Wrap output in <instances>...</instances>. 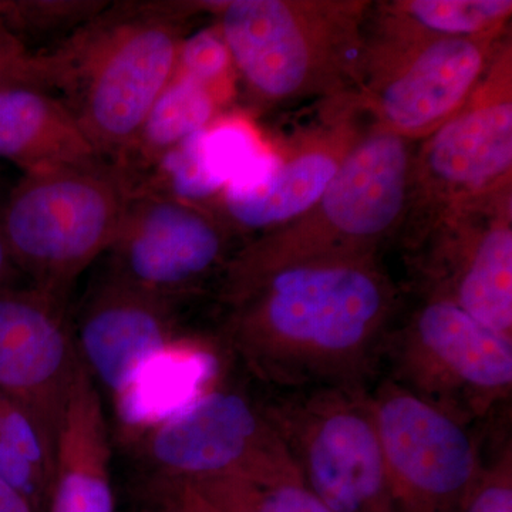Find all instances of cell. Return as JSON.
I'll list each match as a JSON object with an SVG mask.
<instances>
[{"label": "cell", "mask_w": 512, "mask_h": 512, "mask_svg": "<svg viewBox=\"0 0 512 512\" xmlns=\"http://www.w3.org/2000/svg\"><path fill=\"white\" fill-rule=\"evenodd\" d=\"M399 306L377 258L293 266L231 305L225 335L249 372L281 393L372 389Z\"/></svg>", "instance_id": "cell-1"}, {"label": "cell", "mask_w": 512, "mask_h": 512, "mask_svg": "<svg viewBox=\"0 0 512 512\" xmlns=\"http://www.w3.org/2000/svg\"><path fill=\"white\" fill-rule=\"evenodd\" d=\"M187 2L109 6L43 50L49 90L72 111L106 163H119L173 79Z\"/></svg>", "instance_id": "cell-2"}, {"label": "cell", "mask_w": 512, "mask_h": 512, "mask_svg": "<svg viewBox=\"0 0 512 512\" xmlns=\"http://www.w3.org/2000/svg\"><path fill=\"white\" fill-rule=\"evenodd\" d=\"M416 143L370 124L315 204L295 220L256 235L229 258L221 298L234 305L284 269L377 258L403 227Z\"/></svg>", "instance_id": "cell-3"}, {"label": "cell", "mask_w": 512, "mask_h": 512, "mask_svg": "<svg viewBox=\"0 0 512 512\" xmlns=\"http://www.w3.org/2000/svg\"><path fill=\"white\" fill-rule=\"evenodd\" d=\"M370 8L357 0L207 2L235 72L262 104L355 96Z\"/></svg>", "instance_id": "cell-4"}, {"label": "cell", "mask_w": 512, "mask_h": 512, "mask_svg": "<svg viewBox=\"0 0 512 512\" xmlns=\"http://www.w3.org/2000/svg\"><path fill=\"white\" fill-rule=\"evenodd\" d=\"M130 192L113 165L23 174L0 208L10 254L30 286L69 301L116 241Z\"/></svg>", "instance_id": "cell-5"}, {"label": "cell", "mask_w": 512, "mask_h": 512, "mask_svg": "<svg viewBox=\"0 0 512 512\" xmlns=\"http://www.w3.org/2000/svg\"><path fill=\"white\" fill-rule=\"evenodd\" d=\"M511 77V49L504 43L473 96L414 150L403 227L416 244L510 197Z\"/></svg>", "instance_id": "cell-6"}, {"label": "cell", "mask_w": 512, "mask_h": 512, "mask_svg": "<svg viewBox=\"0 0 512 512\" xmlns=\"http://www.w3.org/2000/svg\"><path fill=\"white\" fill-rule=\"evenodd\" d=\"M366 42L355 101L375 126L420 143L457 113L483 82L501 35L429 37L380 22Z\"/></svg>", "instance_id": "cell-7"}, {"label": "cell", "mask_w": 512, "mask_h": 512, "mask_svg": "<svg viewBox=\"0 0 512 512\" xmlns=\"http://www.w3.org/2000/svg\"><path fill=\"white\" fill-rule=\"evenodd\" d=\"M370 390L325 387L262 404L303 485L333 512H396Z\"/></svg>", "instance_id": "cell-8"}, {"label": "cell", "mask_w": 512, "mask_h": 512, "mask_svg": "<svg viewBox=\"0 0 512 512\" xmlns=\"http://www.w3.org/2000/svg\"><path fill=\"white\" fill-rule=\"evenodd\" d=\"M384 362L389 379L467 426L511 396L512 336L440 296L394 329Z\"/></svg>", "instance_id": "cell-9"}, {"label": "cell", "mask_w": 512, "mask_h": 512, "mask_svg": "<svg viewBox=\"0 0 512 512\" xmlns=\"http://www.w3.org/2000/svg\"><path fill=\"white\" fill-rule=\"evenodd\" d=\"M144 456L157 478L271 481L298 473L266 416L245 394L210 389L148 430Z\"/></svg>", "instance_id": "cell-10"}, {"label": "cell", "mask_w": 512, "mask_h": 512, "mask_svg": "<svg viewBox=\"0 0 512 512\" xmlns=\"http://www.w3.org/2000/svg\"><path fill=\"white\" fill-rule=\"evenodd\" d=\"M370 397L396 512H461L484 471L471 426L389 377Z\"/></svg>", "instance_id": "cell-11"}, {"label": "cell", "mask_w": 512, "mask_h": 512, "mask_svg": "<svg viewBox=\"0 0 512 512\" xmlns=\"http://www.w3.org/2000/svg\"><path fill=\"white\" fill-rule=\"evenodd\" d=\"M231 235L215 212L153 192H133L107 252V274L177 302L224 271Z\"/></svg>", "instance_id": "cell-12"}, {"label": "cell", "mask_w": 512, "mask_h": 512, "mask_svg": "<svg viewBox=\"0 0 512 512\" xmlns=\"http://www.w3.org/2000/svg\"><path fill=\"white\" fill-rule=\"evenodd\" d=\"M80 362L67 302L30 285L0 289V394L29 414L55 458Z\"/></svg>", "instance_id": "cell-13"}, {"label": "cell", "mask_w": 512, "mask_h": 512, "mask_svg": "<svg viewBox=\"0 0 512 512\" xmlns=\"http://www.w3.org/2000/svg\"><path fill=\"white\" fill-rule=\"evenodd\" d=\"M175 302L107 274L90 293L74 333L83 365L119 403L177 339Z\"/></svg>", "instance_id": "cell-14"}, {"label": "cell", "mask_w": 512, "mask_h": 512, "mask_svg": "<svg viewBox=\"0 0 512 512\" xmlns=\"http://www.w3.org/2000/svg\"><path fill=\"white\" fill-rule=\"evenodd\" d=\"M429 241V296L450 299L487 328L512 336L511 197L444 225L423 244Z\"/></svg>", "instance_id": "cell-15"}, {"label": "cell", "mask_w": 512, "mask_h": 512, "mask_svg": "<svg viewBox=\"0 0 512 512\" xmlns=\"http://www.w3.org/2000/svg\"><path fill=\"white\" fill-rule=\"evenodd\" d=\"M362 111L349 100L342 113L323 130L313 131L301 143L281 154L262 183L225 187L215 214L231 232H258L281 227L315 204L366 131L357 126Z\"/></svg>", "instance_id": "cell-16"}, {"label": "cell", "mask_w": 512, "mask_h": 512, "mask_svg": "<svg viewBox=\"0 0 512 512\" xmlns=\"http://www.w3.org/2000/svg\"><path fill=\"white\" fill-rule=\"evenodd\" d=\"M110 457L103 403L82 362L57 440L49 512H114Z\"/></svg>", "instance_id": "cell-17"}, {"label": "cell", "mask_w": 512, "mask_h": 512, "mask_svg": "<svg viewBox=\"0 0 512 512\" xmlns=\"http://www.w3.org/2000/svg\"><path fill=\"white\" fill-rule=\"evenodd\" d=\"M0 160L23 174L109 164L59 97L30 86L0 92Z\"/></svg>", "instance_id": "cell-18"}, {"label": "cell", "mask_w": 512, "mask_h": 512, "mask_svg": "<svg viewBox=\"0 0 512 512\" xmlns=\"http://www.w3.org/2000/svg\"><path fill=\"white\" fill-rule=\"evenodd\" d=\"M221 107L210 90L187 77L174 74L148 111L136 140L114 165L128 192L137 187L144 175L168 151L214 123L221 116Z\"/></svg>", "instance_id": "cell-19"}, {"label": "cell", "mask_w": 512, "mask_h": 512, "mask_svg": "<svg viewBox=\"0 0 512 512\" xmlns=\"http://www.w3.org/2000/svg\"><path fill=\"white\" fill-rule=\"evenodd\" d=\"M383 18L407 32L429 37L501 35L511 18V0H404Z\"/></svg>", "instance_id": "cell-20"}, {"label": "cell", "mask_w": 512, "mask_h": 512, "mask_svg": "<svg viewBox=\"0 0 512 512\" xmlns=\"http://www.w3.org/2000/svg\"><path fill=\"white\" fill-rule=\"evenodd\" d=\"M202 148L208 167L224 187L262 183L278 160V151L241 114H221L202 133Z\"/></svg>", "instance_id": "cell-21"}, {"label": "cell", "mask_w": 512, "mask_h": 512, "mask_svg": "<svg viewBox=\"0 0 512 512\" xmlns=\"http://www.w3.org/2000/svg\"><path fill=\"white\" fill-rule=\"evenodd\" d=\"M202 133L204 130L168 151L130 194L153 192L214 212L225 187L205 160Z\"/></svg>", "instance_id": "cell-22"}, {"label": "cell", "mask_w": 512, "mask_h": 512, "mask_svg": "<svg viewBox=\"0 0 512 512\" xmlns=\"http://www.w3.org/2000/svg\"><path fill=\"white\" fill-rule=\"evenodd\" d=\"M188 484L222 512H333L303 485L299 473L264 483L215 478Z\"/></svg>", "instance_id": "cell-23"}, {"label": "cell", "mask_w": 512, "mask_h": 512, "mask_svg": "<svg viewBox=\"0 0 512 512\" xmlns=\"http://www.w3.org/2000/svg\"><path fill=\"white\" fill-rule=\"evenodd\" d=\"M109 5L97 0H0V29L30 49V39H66Z\"/></svg>", "instance_id": "cell-24"}, {"label": "cell", "mask_w": 512, "mask_h": 512, "mask_svg": "<svg viewBox=\"0 0 512 512\" xmlns=\"http://www.w3.org/2000/svg\"><path fill=\"white\" fill-rule=\"evenodd\" d=\"M235 67L227 43L217 25L192 33L181 40L175 76L187 77L210 90L224 106L232 92Z\"/></svg>", "instance_id": "cell-25"}, {"label": "cell", "mask_w": 512, "mask_h": 512, "mask_svg": "<svg viewBox=\"0 0 512 512\" xmlns=\"http://www.w3.org/2000/svg\"><path fill=\"white\" fill-rule=\"evenodd\" d=\"M22 86L39 87L50 93L45 53L29 49L0 29V92Z\"/></svg>", "instance_id": "cell-26"}, {"label": "cell", "mask_w": 512, "mask_h": 512, "mask_svg": "<svg viewBox=\"0 0 512 512\" xmlns=\"http://www.w3.org/2000/svg\"><path fill=\"white\" fill-rule=\"evenodd\" d=\"M461 512H512L511 448H505L483 476Z\"/></svg>", "instance_id": "cell-27"}, {"label": "cell", "mask_w": 512, "mask_h": 512, "mask_svg": "<svg viewBox=\"0 0 512 512\" xmlns=\"http://www.w3.org/2000/svg\"><path fill=\"white\" fill-rule=\"evenodd\" d=\"M147 497V512H222L183 481L153 478Z\"/></svg>", "instance_id": "cell-28"}, {"label": "cell", "mask_w": 512, "mask_h": 512, "mask_svg": "<svg viewBox=\"0 0 512 512\" xmlns=\"http://www.w3.org/2000/svg\"><path fill=\"white\" fill-rule=\"evenodd\" d=\"M22 272L15 264L5 234H3L2 222H0V289L15 288L19 286Z\"/></svg>", "instance_id": "cell-29"}, {"label": "cell", "mask_w": 512, "mask_h": 512, "mask_svg": "<svg viewBox=\"0 0 512 512\" xmlns=\"http://www.w3.org/2000/svg\"><path fill=\"white\" fill-rule=\"evenodd\" d=\"M0 512H35L8 484L0 480Z\"/></svg>", "instance_id": "cell-30"}]
</instances>
